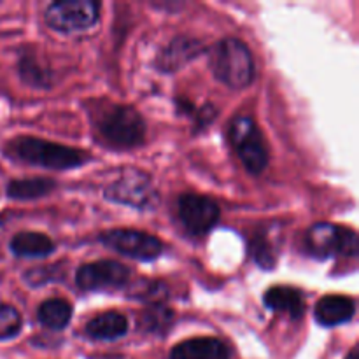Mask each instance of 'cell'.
I'll return each instance as SVG.
<instances>
[{"label": "cell", "mask_w": 359, "mask_h": 359, "mask_svg": "<svg viewBox=\"0 0 359 359\" xmlns=\"http://www.w3.org/2000/svg\"><path fill=\"white\" fill-rule=\"evenodd\" d=\"M55 188L56 182L53 179H16V181H11L9 186H7V195L14 200H34L49 195Z\"/></svg>", "instance_id": "19"}, {"label": "cell", "mask_w": 359, "mask_h": 359, "mask_svg": "<svg viewBox=\"0 0 359 359\" xmlns=\"http://www.w3.org/2000/svg\"><path fill=\"white\" fill-rule=\"evenodd\" d=\"M105 198L132 209L151 210L158 203V191L146 172L126 168L118 181L105 188Z\"/></svg>", "instance_id": "5"}, {"label": "cell", "mask_w": 359, "mask_h": 359, "mask_svg": "<svg viewBox=\"0 0 359 359\" xmlns=\"http://www.w3.org/2000/svg\"><path fill=\"white\" fill-rule=\"evenodd\" d=\"M100 16V4L93 0H58L46 9V23L62 34L86 30Z\"/></svg>", "instance_id": "7"}, {"label": "cell", "mask_w": 359, "mask_h": 359, "mask_svg": "<svg viewBox=\"0 0 359 359\" xmlns=\"http://www.w3.org/2000/svg\"><path fill=\"white\" fill-rule=\"evenodd\" d=\"M130 294L137 300L147 302L149 305H161V302L168 297L167 286L160 280L142 279L139 284H132Z\"/></svg>", "instance_id": "21"}, {"label": "cell", "mask_w": 359, "mask_h": 359, "mask_svg": "<svg viewBox=\"0 0 359 359\" xmlns=\"http://www.w3.org/2000/svg\"><path fill=\"white\" fill-rule=\"evenodd\" d=\"M7 151L11 153V156H16L18 160L27 161L30 165H39V167L53 168V170H69V168L81 167L90 161V156L84 151L48 142V140L37 139V137H20L11 142Z\"/></svg>", "instance_id": "1"}, {"label": "cell", "mask_w": 359, "mask_h": 359, "mask_svg": "<svg viewBox=\"0 0 359 359\" xmlns=\"http://www.w3.org/2000/svg\"><path fill=\"white\" fill-rule=\"evenodd\" d=\"M305 245L309 252L318 258L330 256H358V233L353 228L339 226V224L318 223L305 235Z\"/></svg>", "instance_id": "6"}, {"label": "cell", "mask_w": 359, "mask_h": 359, "mask_svg": "<svg viewBox=\"0 0 359 359\" xmlns=\"http://www.w3.org/2000/svg\"><path fill=\"white\" fill-rule=\"evenodd\" d=\"M203 51H205V46L202 44V41L188 37V35H179L158 53L156 67L163 72H175L198 58Z\"/></svg>", "instance_id": "11"}, {"label": "cell", "mask_w": 359, "mask_h": 359, "mask_svg": "<svg viewBox=\"0 0 359 359\" xmlns=\"http://www.w3.org/2000/svg\"><path fill=\"white\" fill-rule=\"evenodd\" d=\"M179 219L193 235H205L221 217L219 205L209 196L182 195L177 202Z\"/></svg>", "instance_id": "10"}, {"label": "cell", "mask_w": 359, "mask_h": 359, "mask_svg": "<svg viewBox=\"0 0 359 359\" xmlns=\"http://www.w3.org/2000/svg\"><path fill=\"white\" fill-rule=\"evenodd\" d=\"M230 140L242 165L251 174H262L269 165V149L255 119L241 114L231 121Z\"/></svg>", "instance_id": "4"}, {"label": "cell", "mask_w": 359, "mask_h": 359, "mask_svg": "<svg viewBox=\"0 0 359 359\" xmlns=\"http://www.w3.org/2000/svg\"><path fill=\"white\" fill-rule=\"evenodd\" d=\"M98 238L105 248L140 262L158 258L163 251V245L154 235L139 230H109L100 233Z\"/></svg>", "instance_id": "8"}, {"label": "cell", "mask_w": 359, "mask_h": 359, "mask_svg": "<svg viewBox=\"0 0 359 359\" xmlns=\"http://www.w3.org/2000/svg\"><path fill=\"white\" fill-rule=\"evenodd\" d=\"M265 305L270 311L284 312L293 319H300L305 314V298L302 291L291 286L270 287L265 293Z\"/></svg>", "instance_id": "15"}, {"label": "cell", "mask_w": 359, "mask_h": 359, "mask_svg": "<svg viewBox=\"0 0 359 359\" xmlns=\"http://www.w3.org/2000/svg\"><path fill=\"white\" fill-rule=\"evenodd\" d=\"M20 74L21 79L25 81L30 86L37 88H48L49 86V74L44 69L39 67V63L35 62L30 56H25L20 62Z\"/></svg>", "instance_id": "22"}, {"label": "cell", "mask_w": 359, "mask_h": 359, "mask_svg": "<svg viewBox=\"0 0 359 359\" xmlns=\"http://www.w3.org/2000/svg\"><path fill=\"white\" fill-rule=\"evenodd\" d=\"M39 321L49 330H63L72 319V305L62 298H51L42 302L37 311Z\"/></svg>", "instance_id": "18"}, {"label": "cell", "mask_w": 359, "mask_h": 359, "mask_svg": "<svg viewBox=\"0 0 359 359\" xmlns=\"http://www.w3.org/2000/svg\"><path fill=\"white\" fill-rule=\"evenodd\" d=\"M356 312L353 298L344 294H326L316 305V321L323 326H339L351 321Z\"/></svg>", "instance_id": "14"}, {"label": "cell", "mask_w": 359, "mask_h": 359, "mask_svg": "<svg viewBox=\"0 0 359 359\" xmlns=\"http://www.w3.org/2000/svg\"><path fill=\"white\" fill-rule=\"evenodd\" d=\"M193 114H195L196 118V125H198L200 128H203V126L209 125V123L216 118V109H214L210 104H207L203 105L202 109H198L196 112H193Z\"/></svg>", "instance_id": "24"}, {"label": "cell", "mask_w": 359, "mask_h": 359, "mask_svg": "<svg viewBox=\"0 0 359 359\" xmlns=\"http://www.w3.org/2000/svg\"><path fill=\"white\" fill-rule=\"evenodd\" d=\"M56 249V244L44 233L21 231L11 241V251L20 258H44Z\"/></svg>", "instance_id": "17"}, {"label": "cell", "mask_w": 359, "mask_h": 359, "mask_svg": "<svg viewBox=\"0 0 359 359\" xmlns=\"http://www.w3.org/2000/svg\"><path fill=\"white\" fill-rule=\"evenodd\" d=\"M346 359H358V351H356V349H353V351H351V353H349V356H347Z\"/></svg>", "instance_id": "25"}, {"label": "cell", "mask_w": 359, "mask_h": 359, "mask_svg": "<svg viewBox=\"0 0 359 359\" xmlns=\"http://www.w3.org/2000/svg\"><path fill=\"white\" fill-rule=\"evenodd\" d=\"M280 245H283L280 224L263 226L251 238V255L262 269L270 270L279 262Z\"/></svg>", "instance_id": "12"}, {"label": "cell", "mask_w": 359, "mask_h": 359, "mask_svg": "<svg viewBox=\"0 0 359 359\" xmlns=\"http://www.w3.org/2000/svg\"><path fill=\"white\" fill-rule=\"evenodd\" d=\"M130 270L112 259L86 263L76 273V284L84 291H111L125 286Z\"/></svg>", "instance_id": "9"}, {"label": "cell", "mask_w": 359, "mask_h": 359, "mask_svg": "<svg viewBox=\"0 0 359 359\" xmlns=\"http://www.w3.org/2000/svg\"><path fill=\"white\" fill-rule=\"evenodd\" d=\"M95 125L100 135L116 147H135L142 144L146 137L142 116L130 105L107 102L95 114Z\"/></svg>", "instance_id": "2"}, {"label": "cell", "mask_w": 359, "mask_h": 359, "mask_svg": "<svg viewBox=\"0 0 359 359\" xmlns=\"http://www.w3.org/2000/svg\"><path fill=\"white\" fill-rule=\"evenodd\" d=\"M210 69L216 79L228 88L241 90L255 79V60L242 41L233 37L223 39L210 53Z\"/></svg>", "instance_id": "3"}, {"label": "cell", "mask_w": 359, "mask_h": 359, "mask_svg": "<svg viewBox=\"0 0 359 359\" xmlns=\"http://www.w3.org/2000/svg\"><path fill=\"white\" fill-rule=\"evenodd\" d=\"M21 330V316L11 305L0 307V340L13 339Z\"/></svg>", "instance_id": "23"}, {"label": "cell", "mask_w": 359, "mask_h": 359, "mask_svg": "<svg viewBox=\"0 0 359 359\" xmlns=\"http://www.w3.org/2000/svg\"><path fill=\"white\" fill-rule=\"evenodd\" d=\"M174 314L163 305H149L140 319V326L151 333H165L172 326Z\"/></svg>", "instance_id": "20"}, {"label": "cell", "mask_w": 359, "mask_h": 359, "mask_svg": "<svg viewBox=\"0 0 359 359\" xmlns=\"http://www.w3.org/2000/svg\"><path fill=\"white\" fill-rule=\"evenodd\" d=\"M170 359H230V351L214 337H198L177 344L172 349Z\"/></svg>", "instance_id": "13"}, {"label": "cell", "mask_w": 359, "mask_h": 359, "mask_svg": "<svg viewBox=\"0 0 359 359\" xmlns=\"http://www.w3.org/2000/svg\"><path fill=\"white\" fill-rule=\"evenodd\" d=\"M84 332L95 340H118L128 332V319L116 311L102 312L88 321Z\"/></svg>", "instance_id": "16"}]
</instances>
